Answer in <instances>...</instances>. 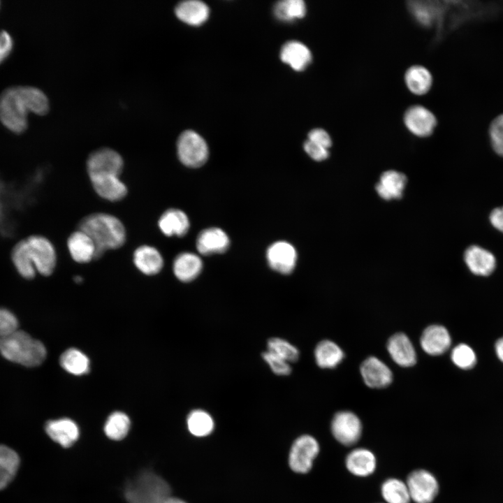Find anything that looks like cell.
I'll return each instance as SVG.
<instances>
[{"label": "cell", "mask_w": 503, "mask_h": 503, "mask_svg": "<svg viewBox=\"0 0 503 503\" xmlns=\"http://www.w3.org/2000/svg\"><path fill=\"white\" fill-rule=\"evenodd\" d=\"M157 224L160 231L167 237H183L190 228L186 213L177 208L165 210L159 217Z\"/></svg>", "instance_id": "cell-20"}, {"label": "cell", "mask_w": 503, "mask_h": 503, "mask_svg": "<svg viewBox=\"0 0 503 503\" xmlns=\"http://www.w3.org/2000/svg\"><path fill=\"white\" fill-rule=\"evenodd\" d=\"M10 258L15 270L22 278L30 280L35 277L37 272L28 256L24 239L14 245Z\"/></svg>", "instance_id": "cell-30"}, {"label": "cell", "mask_w": 503, "mask_h": 503, "mask_svg": "<svg viewBox=\"0 0 503 503\" xmlns=\"http://www.w3.org/2000/svg\"><path fill=\"white\" fill-rule=\"evenodd\" d=\"M408 89L416 95H423L431 88L432 76L424 66L415 65L409 68L404 75Z\"/></svg>", "instance_id": "cell-29"}, {"label": "cell", "mask_w": 503, "mask_h": 503, "mask_svg": "<svg viewBox=\"0 0 503 503\" xmlns=\"http://www.w3.org/2000/svg\"><path fill=\"white\" fill-rule=\"evenodd\" d=\"M304 150L312 159L316 161H323L329 156L328 149L319 145L309 140H307L305 142Z\"/></svg>", "instance_id": "cell-43"}, {"label": "cell", "mask_w": 503, "mask_h": 503, "mask_svg": "<svg viewBox=\"0 0 503 503\" xmlns=\"http://www.w3.org/2000/svg\"><path fill=\"white\" fill-rule=\"evenodd\" d=\"M73 279H74V281H75L76 283L80 284V283L82 282V277H81L79 276V275H77V276H75V277H74Z\"/></svg>", "instance_id": "cell-49"}, {"label": "cell", "mask_w": 503, "mask_h": 503, "mask_svg": "<svg viewBox=\"0 0 503 503\" xmlns=\"http://www.w3.org/2000/svg\"><path fill=\"white\" fill-rule=\"evenodd\" d=\"M89 180L96 194L108 201H119L128 194V188L119 176L100 175L89 177Z\"/></svg>", "instance_id": "cell-15"}, {"label": "cell", "mask_w": 503, "mask_h": 503, "mask_svg": "<svg viewBox=\"0 0 503 503\" xmlns=\"http://www.w3.org/2000/svg\"><path fill=\"white\" fill-rule=\"evenodd\" d=\"M406 184L407 177L403 173L389 170L381 174L375 189L384 200L398 199L402 197Z\"/></svg>", "instance_id": "cell-24"}, {"label": "cell", "mask_w": 503, "mask_h": 503, "mask_svg": "<svg viewBox=\"0 0 503 503\" xmlns=\"http://www.w3.org/2000/svg\"><path fill=\"white\" fill-rule=\"evenodd\" d=\"M274 11L279 19L290 21L303 17L306 6L302 0H283L277 3Z\"/></svg>", "instance_id": "cell-37"}, {"label": "cell", "mask_w": 503, "mask_h": 503, "mask_svg": "<svg viewBox=\"0 0 503 503\" xmlns=\"http://www.w3.org/2000/svg\"><path fill=\"white\" fill-rule=\"evenodd\" d=\"M282 60L296 71L305 69L312 61V54L309 48L298 41H289L282 48Z\"/></svg>", "instance_id": "cell-26"}, {"label": "cell", "mask_w": 503, "mask_h": 503, "mask_svg": "<svg viewBox=\"0 0 503 503\" xmlns=\"http://www.w3.org/2000/svg\"><path fill=\"white\" fill-rule=\"evenodd\" d=\"M89 177L100 175L120 176L124 169V159L116 150L101 147L92 152L86 161Z\"/></svg>", "instance_id": "cell-7"}, {"label": "cell", "mask_w": 503, "mask_h": 503, "mask_svg": "<svg viewBox=\"0 0 503 503\" xmlns=\"http://www.w3.org/2000/svg\"><path fill=\"white\" fill-rule=\"evenodd\" d=\"M262 357L275 374L285 376L291 373L290 363L274 353L267 350L263 353Z\"/></svg>", "instance_id": "cell-42"}, {"label": "cell", "mask_w": 503, "mask_h": 503, "mask_svg": "<svg viewBox=\"0 0 503 503\" xmlns=\"http://www.w3.org/2000/svg\"><path fill=\"white\" fill-rule=\"evenodd\" d=\"M45 430L53 441L65 448L73 445L79 437V428L77 424L67 418L48 421Z\"/></svg>", "instance_id": "cell-23"}, {"label": "cell", "mask_w": 503, "mask_h": 503, "mask_svg": "<svg viewBox=\"0 0 503 503\" xmlns=\"http://www.w3.org/2000/svg\"><path fill=\"white\" fill-rule=\"evenodd\" d=\"M464 259L469 270L476 275L488 276L496 267L494 255L477 245H472L465 250Z\"/></svg>", "instance_id": "cell-22"}, {"label": "cell", "mask_w": 503, "mask_h": 503, "mask_svg": "<svg viewBox=\"0 0 503 503\" xmlns=\"http://www.w3.org/2000/svg\"><path fill=\"white\" fill-rule=\"evenodd\" d=\"M196 244L200 254L208 256L225 252L229 247L230 240L223 230L212 227L202 231Z\"/></svg>", "instance_id": "cell-19"}, {"label": "cell", "mask_w": 503, "mask_h": 503, "mask_svg": "<svg viewBox=\"0 0 503 503\" xmlns=\"http://www.w3.org/2000/svg\"><path fill=\"white\" fill-rule=\"evenodd\" d=\"M344 356L342 349L331 340H322L314 349V358L317 365L321 368H334Z\"/></svg>", "instance_id": "cell-28"}, {"label": "cell", "mask_w": 503, "mask_h": 503, "mask_svg": "<svg viewBox=\"0 0 503 503\" xmlns=\"http://www.w3.org/2000/svg\"><path fill=\"white\" fill-rule=\"evenodd\" d=\"M20 92L25 100L29 112L38 115H45L50 109L46 94L39 88L28 85H20Z\"/></svg>", "instance_id": "cell-34"}, {"label": "cell", "mask_w": 503, "mask_h": 503, "mask_svg": "<svg viewBox=\"0 0 503 503\" xmlns=\"http://www.w3.org/2000/svg\"><path fill=\"white\" fill-rule=\"evenodd\" d=\"M330 430L333 436L339 443L351 446L360 439L363 426L360 418L354 413L340 411L334 415Z\"/></svg>", "instance_id": "cell-10"}, {"label": "cell", "mask_w": 503, "mask_h": 503, "mask_svg": "<svg viewBox=\"0 0 503 503\" xmlns=\"http://www.w3.org/2000/svg\"><path fill=\"white\" fill-rule=\"evenodd\" d=\"M308 140L326 149H329L332 145L330 135L322 129H312L308 133Z\"/></svg>", "instance_id": "cell-44"}, {"label": "cell", "mask_w": 503, "mask_h": 503, "mask_svg": "<svg viewBox=\"0 0 503 503\" xmlns=\"http://www.w3.org/2000/svg\"><path fill=\"white\" fill-rule=\"evenodd\" d=\"M491 224L503 233V207L494 209L490 214Z\"/></svg>", "instance_id": "cell-46"}, {"label": "cell", "mask_w": 503, "mask_h": 503, "mask_svg": "<svg viewBox=\"0 0 503 503\" xmlns=\"http://www.w3.org/2000/svg\"><path fill=\"white\" fill-rule=\"evenodd\" d=\"M1 190H2V185H1V184L0 183V193H1Z\"/></svg>", "instance_id": "cell-50"}, {"label": "cell", "mask_w": 503, "mask_h": 503, "mask_svg": "<svg viewBox=\"0 0 503 503\" xmlns=\"http://www.w3.org/2000/svg\"><path fill=\"white\" fill-rule=\"evenodd\" d=\"M0 354L6 360L27 367L41 365L47 356L45 345L23 330L0 338Z\"/></svg>", "instance_id": "cell-2"}, {"label": "cell", "mask_w": 503, "mask_h": 503, "mask_svg": "<svg viewBox=\"0 0 503 503\" xmlns=\"http://www.w3.org/2000/svg\"><path fill=\"white\" fill-rule=\"evenodd\" d=\"M130 424V419L126 414L115 411L108 416L104 425V432L110 439L121 440L126 436Z\"/></svg>", "instance_id": "cell-36"}, {"label": "cell", "mask_w": 503, "mask_h": 503, "mask_svg": "<svg viewBox=\"0 0 503 503\" xmlns=\"http://www.w3.org/2000/svg\"><path fill=\"white\" fill-rule=\"evenodd\" d=\"M345 466L353 475L365 477L372 474L377 467V458L370 450L356 448L346 456Z\"/></svg>", "instance_id": "cell-21"}, {"label": "cell", "mask_w": 503, "mask_h": 503, "mask_svg": "<svg viewBox=\"0 0 503 503\" xmlns=\"http://www.w3.org/2000/svg\"><path fill=\"white\" fill-rule=\"evenodd\" d=\"M67 248L72 259L79 263H87L96 259V248L92 239L78 229L67 239Z\"/></svg>", "instance_id": "cell-16"}, {"label": "cell", "mask_w": 503, "mask_h": 503, "mask_svg": "<svg viewBox=\"0 0 503 503\" xmlns=\"http://www.w3.org/2000/svg\"><path fill=\"white\" fill-rule=\"evenodd\" d=\"M404 123L412 134L423 138L432 133L437 125V119L428 108L418 105L406 110Z\"/></svg>", "instance_id": "cell-11"}, {"label": "cell", "mask_w": 503, "mask_h": 503, "mask_svg": "<svg viewBox=\"0 0 503 503\" xmlns=\"http://www.w3.org/2000/svg\"><path fill=\"white\" fill-rule=\"evenodd\" d=\"M269 266L277 272L288 275L293 272L297 261L295 248L284 241H278L271 245L266 253Z\"/></svg>", "instance_id": "cell-12"}, {"label": "cell", "mask_w": 503, "mask_h": 503, "mask_svg": "<svg viewBox=\"0 0 503 503\" xmlns=\"http://www.w3.org/2000/svg\"><path fill=\"white\" fill-rule=\"evenodd\" d=\"M59 363L64 370L74 375L87 374L89 370L88 357L75 348L64 351L59 358Z\"/></svg>", "instance_id": "cell-32"}, {"label": "cell", "mask_w": 503, "mask_h": 503, "mask_svg": "<svg viewBox=\"0 0 503 503\" xmlns=\"http://www.w3.org/2000/svg\"><path fill=\"white\" fill-rule=\"evenodd\" d=\"M420 343L425 353L431 356H439L449 349L451 338L445 327L435 324L428 326L423 331Z\"/></svg>", "instance_id": "cell-14"}, {"label": "cell", "mask_w": 503, "mask_h": 503, "mask_svg": "<svg viewBox=\"0 0 503 503\" xmlns=\"http://www.w3.org/2000/svg\"><path fill=\"white\" fill-rule=\"evenodd\" d=\"M29 110L20 85L6 88L0 94V122L10 131L20 134L28 127Z\"/></svg>", "instance_id": "cell-4"}, {"label": "cell", "mask_w": 503, "mask_h": 503, "mask_svg": "<svg viewBox=\"0 0 503 503\" xmlns=\"http://www.w3.org/2000/svg\"><path fill=\"white\" fill-rule=\"evenodd\" d=\"M268 351L289 363L296 361L299 358V351L297 347L280 337H272L268 341Z\"/></svg>", "instance_id": "cell-38"}, {"label": "cell", "mask_w": 503, "mask_h": 503, "mask_svg": "<svg viewBox=\"0 0 503 503\" xmlns=\"http://www.w3.org/2000/svg\"><path fill=\"white\" fill-rule=\"evenodd\" d=\"M19 465L17 453L6 446L0 445V490L6 487L13 479Z\"/></svg>", "instance_id": "cell-31"}, {"label": "cell", "mask_w": 503, "mask_h": 503, "mask_svg": "<svg viewBox=\"0 0 503 503\" xmlns=\"http://www.w3.org/2000/svg\"><path fill=\"white\" fill-rule=\"evenodd\" d=\"M13 47L10 34L6 30L0 31V64L10 55Z\"/></svg>", "instance_id": "cell-45"}, {"label": "cell", "mask_w": 503, "mask_h": 503, "mask_svg": "<svg viewBox=\"0 0 503 503\" xmlns=\"http://www.w3.org/2000/svg\"><path fill=\"white\" fill-rule=\"evenodd\" d=\"M176 148L179 160L189 168L201 167L208 157L207 143L198 133L192 130H186L180 133Z\"/></svg>", "instance_id": "cell-6"}, {"label": "cell", "mask_w": 503, "mask_h": 503, "mask_svg": "<svg viewBox=\"0 0 503 503\" xmlns=\"http://www.w3.org/2000/svg\"><path fill=\"white\" fill-rule=\"evenodd\" d=\"M19 321L16 315L6 307H0V338L18 330Z\"/></svg>", "instance_id": "cell-41"}, {"label": "cell", "mask_w": 503, "mask_h": 503, "mask_svg": "<svg viewBox=\"0 0 503 503\" xmlns=\"http://www.w3.org/2000/svg\"><path fill=\"white\" fill-rule=\"evenodd\" d=\"M381 494L386 503H410L411 497L406 482L388 478L381 486Z\"/></svg>", "instance_id": "cell-33"}, {"label": "cell", "mask_w": 503, "mask_h": 503, "mask_svg": "<svg viewBox=\"0 0 503 503\" xmlns=\"http://www.w3.org/2000/svg\"><path fill=\"white\" fill-rule=\"evenodd\" d=\"M319 453V444L314 437L308 435L300 436L295 440L290 450V468L296 473H307L312 469Z\"/></svg>", "instance_id": "cell-9"}, {"label": "cell", "mask_w": 503, "mask_h": 503, "mask_svg": "<svg viewBox=\"0 0 503 503\" xmlns=\"http://www.w3.org/2000/svg\"><path fill=\"white\" fill-rule=\"evenodd\" d=\"M360 371L365 384L372 388H385L390 385L393 380L390 368L374 356L366 358L362 363Z\"/></svg>", "instance_id": "cell-13"}, {"label": "cell", "mask_w": 503, "mask_h": 503, "mask_svg": "<svg viewBox=\"0 0 503 503\" xmlns=\"http://www.w3.org/2000/svg\"><path fill=\"white\" fill-rule=\"evenodd\" d=\"M203 262L200 257L191 252H182L173 260V270L175 276L181 282H189L201 273Z\"/></svg>", "instance_id": "cell-25"}, {"label": "cell", "mask_w": 503, "mask_h": 503, "mask_svg": "<svg viewBox=\"0 0 503 503\" xmlns=\"http://www.w3.org/2000/svg\"><path fill=\"white\" fill-rule=\"evenodd\" d=\"M406 483L411 500L415 503H432L437 496L439 486L435 475L424 469L409 474Z\"/></svg>", "instance_id": "cell-8"}, {"label": "cell", "mask_w": 503, "mask_h": 503, "mask_svg": "<svg viewBox=\"0 0 503 503\" xmlns=\"http://www.w3.org/2000/svg\"><path fill=\"white\" fill-rule=\"evenodd\" d=\"M190 433L196 437H205L214 430V423L210 414L203 409L191 411L187 419Z\"/></svg>", "instance_id": "cell-35"}, {"label": "cell", "mask_w": 503, "mask_h": 503, "mask_svg": "<svg viewBox=\"0 0 503 503\" xmlns=\"http://www.w3.org/2000/svg\"><path fill=\"white\" fill-rule=\"evenodd\" d=\"M451 358L458 367L463 370L472 368L476 363V356L474 350L469 345L463 343L453 349Z\"/></svg>", "instance_id": "cell-39"}, {"label": "cell", "mask_w": 503, "mask_h": 503, "mask_svg": "<svg viewBox=\"0 0 503 503\" xmlns=\"http://www.w3.org/2000/svg\"><path fill=\"white\" fill-rule=\"evenodd\" d=\"M488 133L493 150L498 155L503 156V114L493 119L489 126Z\"/></svg>", "instance_id": "cell-40"}, {"label": "cell", "mask_w": 503, "mask_h": 503, "mask_svg": "<svg viewBox=\"0 0 503 503\" xmlns=\"http://www.w3.org/2000/svg\"><path fill=\"white\" fill-rule=\"evenodd\" d=\"M78 229L94 241L96 259L108 250L122 247L126 240L124 224L117 217L105 212H94L84 217L78 223Z\"/></svg>", "instance_id": "cell-1"}, {"label": "cell", "mask_w": 503, "mask_h": 503, "mask_svg": "<svg viewBox=\"0 0 503 503\" xmlns=\"http://www.w3.org/2000/svg\"><path fill=\"white\" fill-rule=\"evenodd\" d=\"M28 256L37 272L43 276L51 275L57 263L54 245L46 237L31 235L24 238Z\"/></svg>", "instance_id": "cell-5"}, {"label": "cell", "mask_w": 503, "mask_h": 503, "mask_svg": "<svg viewBox=\"0 0 503 503\" xmlns=\"http://www.w3.org/2000/svg\"><path fill=\"white\" fill-rule=\"evenodd\" d=\"M176 16L182 22L193 26L201 25L209 15L207 6L198 0H186L175 8Z\"/></svg>", "instance_id": "cell-27"}, {"label": "cell", "mask_w": 503, "mask_h": 503, "mask_svg": "<svg viewBox=\"0 0 503 503\" xmlns=\"http://www.w3.org/2000/svg\"><path fill=\"white\" fill-rule=\"evenodd\" d=\"M495 350L497 358L503 363V337L496 342Z\"/></svg>", "instance_id": "cell-47"}, {"label": "cell", "mask_w": 503, "mask_h": 503, "mask_svg": "<svg viewBox=\"0 0 503 503\" xmlns=\"http://www.w3.org/2000/svg\"><path fill=\"white\" fill-rule=\"evenodd\" d=\"M124 493L127 503H163L171 490L162 477L144 470L126 483Z\"/></svg>", "instance_id": "cell-3"}, {"label": "cell", "mask_w": 503, "mask_h": 503, "mask_svg": "<svg viewBox=\"0 0 503 503\" xmlns=\"http://www.w3.org/2000/svg\"><path fill=\"white\" fill-rule=\"evenodd\" d=\"M163 503H186V502L179 498L173 497L170 496L168 498H167L166 500V501Z\"/></svg>", "instance_id": "cell-48"}, {"label": "cell", "mask_w": 503, "mask_h": 503, "mask_svg": "<svg viewBox=\"0 0 503 503\" xmlns=\"http://www.w3.org/2000/svg\"><path fill=\"white\" fill-rule=\"evenodd\" d=\"M133 263L143 274L154 275L163 269L164 261L162 254L155 247L143 245L134 250Z\"/></svg>", "instance_id": "cell-18"}, {"label": "cell", "mask_w": 503, "mask_h": 503, "mask_svg": "<svg viewBox=\"0 0 503 503\" xmlns=\"http://www.w3.org/2000/svg\"><path fill=\"white\" fill-rule=\"evenodd\" d=\"M387 350L393 361L401 367H411L416 362V354L409 338L402 333H395L388 340Z\"/></svg>", "instance_id": "cell-17"}]
</instances>
